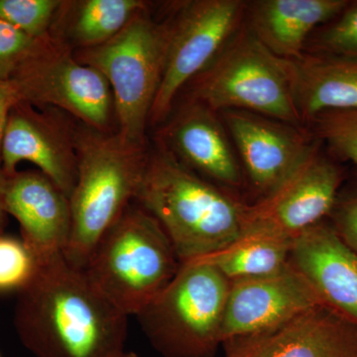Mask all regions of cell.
Listing matches in <instances>:
<instances>
[{
	"instance_id": "6da1fadb",
	"label": "cell",
	"mask_w": 357,
	"mask_h": 357,
	"mask_svg": "<svg viewBox=\"0 0 357 357\" xmlns=\"http://www.w3.org/2000/svg\"><path fill=\"white\" fill-rule=\"evenodd\" d=\"M20 291L14 325L36 357H114L124 351L128 316L61 253L37 262Z\"/></svg>"
},
{
	"instance_id": "7a4b0ae2",
	"label": "cell",
	"mask_w": 357,
	"mask_h": 357,
	"mask_svg": "<svg viewBox=\"0 0 357 357\" xmlns=\"http://www.w3.org/2000/svg\"><path fill=\"white\" fill-rule=\"evenodd\" d=\"M136 204L170 239L181 264L213 255L243 236L245 204L204 180L156 143Z\"/></svg>"
},
{
	"instance_id": "3957f363",
	"label": "cell",
	"mask_w": 357,
	"mask_h": 357,
	"mask_svg": "<svg viewBox=\"0 0 357 357\" xmlns=\"http://www.w3.org/2000/svg\"><path fill=\"white\" fill-rule=\"evenodd\" d=\"M76 149L77 182L70 196L72 229L64 256L84 269L96 244L135 201L149 150L117 131L103 132L79 121Z\"/></svg>"
},
{
	"instance_id": "277c9868",
	"label": "cell",
	"mask_w": 357,
	"mask_h": 357,
	"mask_svg": "<svg viewBox=\"0 0 357 357\" xmlns=\"http://www.w3.org/2000/svg\"><path fill=\"white\" fill-rule=\"evenodd\" d=\"M181 262L170 239L134 202L102 237L84 270L126 316H137L173 280Z\"/></svg>"
},
{
	"instance_id": "5b68a950",
	"label": "cell",
	"mask_w": 357,
	"mask_h": 357,
	"mask_svg": "<svg viewBox=\"0 0 357 357\" xmlns=\"http://www.w3.org/2000/svg\"><path fill=\"white\" fill-rule=\"evenodd\" d=\"M230 282L208 263H183L168 286L135 316L164 357H213Z\"/></svg>"
},
{
	"instance_id": "8992f818",
	"label": "cell",
	"mask_w": 357,
	"mask_h": 357,
	"mask_svg": "<svg viewBox=\"0 0 357 357\" xmlns=\"http://www.w3.org/2000/svg\"><path fill=\"white\" fill-rule=\"evenodd\" d=\"M192 83L190 100L213 112L245 110L305 128L287 61L265 48L244 23Z\"/></svg>"
},
{
	"instance_id": "52a82bcc",
	"label": "cell",
	"mask_w": 357,
	"mask_h": 357,
	"mask_svg": "<svg viewBox=\"0 0 357 357\" xmlns=\"http://www.w3.org/2000/svg\"><path fill=\"white\" fill-rule=\"evenodd\" d=\"M168 20L158 22L141 11L114 38L74 51L79 62L98 70L114 96L117 132L146 144V128L163 75Z\"/></svg>"
},
{
	"instance_id": "ba28073f",
	"label": "cell",
	"mask_w": 357,
	"mask_h": 357,
	"mask_svg": "<svg viewBox=\"0 0 357 357\" xmlns=\"http://www.w3.org/2000/svg\"><path fill=\"white\" fill-rule=\"evenodd\" d=\"M8 83L20 102L61 110L96 130L117 131L107 79L79 62L74 51L50 33L39 37Z\"/></svg>"
},
{
	"instance_id": "9c48e42d",
	"label": "cell",
	"mask_w": 357,
	"mask_h": 357,
	"mask_svg": "<svg viewBox=\"0 0 357 357\" xmlns=\"http://www.w3.org/2000/svg\"><path fill=\"white\" fill-rule=\"evenodd\" d=\"M246 3L241 0L183 2L168 18L165 64L149 123L166 121L185 84L215 60L243 25Z\"/></svg>"
},
{
	"instance_id": "30bf717a",
	"label": "cell",
	"mask_w": 357,
	"mask_h": 357,
	"mask_svg": "<svg viewBox=\"0 0 357 357\" xmlns=\"http://www.w3.org/2000/svg\"><path fill=\"white\" fill-rule=\"evenodd\" d=\"M340 162L317 139L306 157L258 203L245 204L243 234L293 239L330 217L345 182Z\"/></svg>"
},
{
	"instance_id": "8fae6325",
	"label": "cell",
	"mask_w": 357,
	"mask_h": 357,
	"mask_svg": "<svg viewBox=\"0 0 357 357\" xmlns=\"http://www.w3.org/2000/svg\"><path fill=\"white\" fill-rule=\"evenodd\" d=\"M76 119L53 107L17 102L7 116L2 140V168L7 178L28 161L67 195L76 185Z\"/></svg>"
},
{
	"instance_id": "7c38bea8",
	"label": "cell",
	"mask_w": 357,
	"mask_h": 357,
	"mask_svg": "<svg viewBox=\"0 0 357 357\" xmlns=\"http://www.w3.org/2000/svg\"><path fill=\"white\" fill-rule=\"evenodd\" d=\"M321 304L318 293L290 261L276 273L230 282L222 344L273 330Z\"/></svg>"
},
{
	"instance_id": "4fadbf2b",
	"label": "cell",
	"mask_w": 357,
	"mask_h": 357,
	"mask_svg": "<svg viewBox=\"0 0 357 357\" xmlns=\"http://www.w3.org/2000/svg\"><path fill=\"white\" fill-rule=\"evenodd\" d=\"M251 184L266 196L306 157L316 141L311 130L245 110L220 112Z\"/></svg>"
},
{
	"instance_id": "5bb4252c",
	"label": "cell",
	"mask_w": 357,
	"mask_h": 357,
	"mask_svg": "<svg viewBox=\"0 0 357 357\" xmlns=\"http://www.w3.org/2000/svg\"><path fill=\"white\" fill-rule=\"evenodd\" d=\"M222 344L225 357H357V323L321 304L273 330Z\"/></svg>"
},
{
	"instance_id": "9a60e30c",
	"label": "cell",
	"mask_w": 357,
	"mask_h": 357,
	"mask_svg": "<svg viewBox=\"0 0 357 357\" xmlns=\"http://www.w3.org/2000/svg\"><path fill=\"white\" fill-rule=\"evenodd\" d=\"M217 114L189 100L169 117L156 141L192 172L225 187L237 188L243 183V172Z\"/></svg>"
},
{
	"instance_id": "2e32d148",
	"label": "cell",
	"mask_w": 357,
	"mask_h": 357,
	"mask_svg": "<svg viewBox=\"0 0 357 357\" xmlns=\"http://www.w3.org/2000/svg\"><path fill=\"white\" fill-rule=\"evenodd\" d=\"M3 208L20 222L37 262L64 253L72 229L70 199L43 173L17 171L7 178Z\"/></svg>"
},
{
	"instance_id": "e0dca14e",
	"label": "cell",
	"mask_w": 357,
	"mask_h": 357,
	"mask_svg": "<svg viewBox=\"0 0 357 357\" xmlns=\"http://www.w3.org/2000/svg\"><path fill=\"white\" fill-rule=\"evenodd\" d=\"M290 262L325 304L357 323V253L340 238L330 220L293 239Z\"/></svg>"
},
{
	"instance_id": "ac0fdd59",
	"label": "cell",
	"mask_w": 357,
	"mask_h": 357,
	"mask_svg": "<svg viewBox=\"0 0 357 357\" xmlns=\"http://www.w3.org/2000/svg\"><path fill=\"white\" fill-rule=\"evenodd\" d=\"M351 0H258L246 3L248 26L276 57L304 54L310 37L330 22Z\"/></svg>"
},
{
	"instance_id": "d6986e66",
	"label": "cell",
	"mask_w": 357,
	"mask_h": 357,
	"mask_svg": "<svg viewBox=\"0 0 357 357\" xmlns=\"http://www.w3.org/2000/svg\"><path fill=\"white\" fill-rule=\"evenodd\" d=\"M286 61L304 126L323 112L357 109V58L304 52Z\"/></svg>"
},
{
	"instance_id": "ffe728a7",
	"label": "cell",
	"mask_w": 357,
	"mask_h": 357,
	"mask_svg": "<svg viewBox=\"0 0 357 357\" xmlns=\"http://www.w3.org/2000/svg\"><path fill=\"white\" fill-rule=\"evenodd\" d=\"M149 6L143 0H63L49 33L73 51L93 48L114 38Z\"/></svg>"
},
{
	"instance_id": "44dd1931",
	"label": "cell",
	"mask_w": 357,
	"mask_h": 357,
	"mask_svg": "<svg viewBox=\"0 0 357 357\" xmlns=\"http://www.w3.org/2000/svg\"><path fill=\"white\" fill-rule=\"evenodd\" d=\"M292 243V239L272 234H244L227 248L196 260L215 267L229 282L258 278L288 264Z\"/></svg>"
},
{
	"instance_id": "7402d4cb",
	"label": "cell",
	"mask_w": 357,
	"mask_h": 357,
	"mask_svg": "<svg viewBox=\"0 0 357 357\" xmlns=\"http://www.w3.org/2000/svg\"><path fill=\"white\" fill-rule=\"evenodd\" d=\"M312 133L331 156L357 170V109L331 110L312 119Z\"/></svg>"
},
{
	"instance_id": "603a6c76",
	"label": "cell",
	"mask_w": 357,
	"mask_h": 357,
	"mask_svg": "<svg viewBox=\"0 0 357 357\" xmlns=\"http://www.w3.org/2000/svg\"><path fill=\"white\" fill-rule=\"evenodd\" d=\"M309 53L357 58V0H351L337 17L310 37Z\"/></svg>"
},
{
	"instance_id": "cb8c5ba5",
	"label": "cell",
	"mask_w": 357,
	"mask_h": 357,
	"mask_svg": "<svg viewBox=\"0 0 357 357\" xmlns=\"http://www.w3.org/2000/svg\"><path fill=\"white\" fill-rule=\"evenodd\" d=\"M62 0H0V20L30 36L50 31Z\"/></svg>"
},
{
	"instance_id": "d4e9b609",
	"label": "cell",
	"mask_w": 357,
	"mask_h": 357,
	"mask_svg": "<svg viewBox=\"0 0 357 357\" xmlns=\"http://www.w3.org/2000/svg\"><path fill=\"white\" fill-rule=\"evenodd\" d=\"M36 258L20 239L0 234V291H20L34 276Z\"/></svg>"
},
{
	"instance_id": "484cf974",
	"label": "cell",
	"mask_w": 357,
	"mask_h": 357,
	"mask_svg": "<svg viewBox=\"0 0 357 357\" xmlns=\"http://www.w3.org/2000/svg\"><path fill=\"white\" fill-rule=\"evenodd\" d=\"M38 38L0 20V82L8 83Z\"/></svg>"
},
{
	"instance_id": "4316f807",
	"label": "cell",
	"mask_w": 357,
	"mask_h": 357,
	"mask_svg": "<svg viewBox=\"0 0 357 357\" xmlns=\"http://www.w3.org/2000/svg\"><path fill=\"white\" fill-rule=\"evenodd\" d=\"M328 220L340 238L357 253V170L351 182L342 185Z\"/></svg>"
},
{
	"instance_id": "83f0119b",
	"label": "cell",
	"mask_w": 357,
	"mask_h": 357,
	"mask_svg": "<svg viewBox=\"0 0 357 357\" xmlns=\"http://www.w3.org/2000/svg\"><path fill=\"white\" fill-rule=\"evenodd\" d=\"M20 102L13 89L9 83L0 82V234H2L6 220V211L3 208L4 192H6L7 177L2 168L1 150L2 140H3L4 128H6V119L11 107L16 102Z\"/></svg>"
},
{
	"instance_id": "f1b7e54d",
	"label": "cell",
	"mask_w": 357,
	"mask_h": 357,
	"mask_svg": "<svg viewBox=\"0 0 357 357\" xmlns=\"http://www.w3.org/2000/svg\"><path fill=\"white\" fill-rule=\"evenodd\" d=\"M114 357H138L136 356L135 354H133V352H121V354H117V356H115Z\"/></svg>"
},
{
	"instance_id": "f546056e",
	"label": "cell",
	"mask_w": 357,
	"mask_h": 357,
	"mask_svg": "<svg viewBox=\"0 0 357 357\" xmlns=\"http://www.w3.org/2000/svg\"><path fill=\"white\" fill-rule=\"evenodd\" d=\"M0 357H1V356H0Z\"/></svg>"
}]
</instances>
